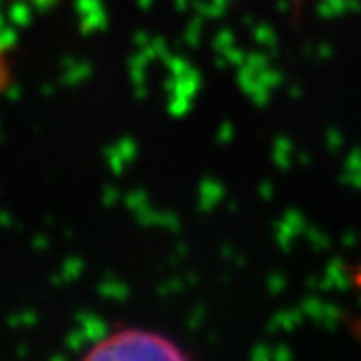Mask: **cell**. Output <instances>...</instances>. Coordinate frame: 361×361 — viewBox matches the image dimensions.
I'll return each mask as SVG.
<instances>
[{"instance_id": "obj_1", "label": "cell", "mask_w": 361, "mask_h": 361, "mask_svg": "<svg viewBox=\"0 0 361 361\" xmlns=\"http://www.w3.org/2000/svg\"><path fill=\"white\" fill-rule=\"evenodd\" d=\"M80 361H191L169 337L141 327H125L97 341Z\"/></svg>"}, {"instance_id": "obj_2", "label": "cell", "mask_w": 361, "mask_h": 361, "mask_svg": "<svg viewBox=\"0 0 361 361\" xmlns=\"http://www.w3.org/2000/svg\"><path fill=\"white\" fill-rule=\"evenodd\" d=\"M357 279H360V285H361V269H360V273H357Z\"/></svg>"}]
</instances>
